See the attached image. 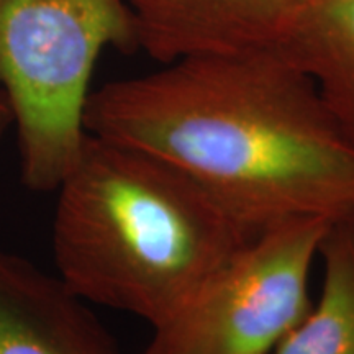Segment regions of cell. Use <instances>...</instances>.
Returning a JSON list of instances; mask_svg holds the SVG:
<instances>
[{
    "mask_svg": "<svg viewBox=\"0 0 354 354\" xmlns=\"http://www.w3.org/2000/svg\"><path fill=\"white\" fill-rule=\"evenodd\" d=\"M84 128L179 167L256 234L354 214V146L277 48L185 56L105 84Z\"/></svg>",
    "mask_w": 354,
    "mask_h": 354,
    "instance_id": "6da1fadb",
    "label": "cell"
},
{
    "mask_svg": "<svg viewBox=\"0 0 354 354\" xmlns=\"http://www.w3.org/2000/svg\"><path fill=\"white\" fill-rule=\"evenodd\" d=\"M56 190L57 276L84 302L151 328L256 236L179 167L91 133Z\"/></svg>",
    "mask_w": 354,
    "mask_h": 354,
    "instance_id": "7a4b0ae2",
    "label": "cell"
},
{
    "mask_svg": "<svg viewBox=\"0 0 354 354\" xmlns=\"http://www.w3.org/2000/svg\"><path fill=\"white\" fill-rule=\"evenodd\" d=\"M138 50L125 0H0V88L26 189L51 192L76 165L97 57Z\"/></svg>",
    "mask_w": 354,
    "mask_h": 354,
    "instance_id": "3957f363",
    "label": "cell"
},
{
    "mask_svg": "<svg viewBox=\"0 0 354 354\" xmlns=\"http://www.w3.org/2000/svg\"><path fill=\"white\" fill-rule=\"evenodd\" d=\"M331 221L304 216L256 234L153 328L141 354L271 353L312 308L310 271Z\"/></svg>",
    "mask_w": 354,
    "mask_h": 354,
    "instance_id": "277c9868",
    "label": "cell"
},
{
    "mask_svg": "<svg viewBox=\"0 0 354 354\" xmlns=\"http://www.w3.org/2000/svg\"><path fill=\"white\" fill-rule=\"evenodd\" d=\"M138 48L161 64L276 48L305 0H125Z\"/></svg>",
    "mask_w": 354,
    "mask_h": 354,
    "instance_id": "5b68a950",
    "label": "cell"
},
{
    "mask_svg": "<svg viewBox=\"0 0 354 354\" xmlns=\"http://www.w3.org/2000/svg\"><path fill=\"white\" fill-rule=\"evenodd\" d=\"M0 354H123L61 277L0 250Z\"/></svg>",
    "mask_w": 354,
    "mask_h": 354,
    "instance_id": "8992f818",
    "label": "cell"
},
{
    "mask_svg": "<svg viewBox=\"0 0 354 354\" xmlns=\"http://www.w3.org/2000/svg\"><path fill=\"white\" fill-rule=\"evenodd\" d=\"M276 48L312 79L354 146V0H305Z\"/></svg>",
    "mask_w": 354,
    "mask_h": 354,
    "instance_id": "52a82bcc",
    "label": "cell"
},
{
    "mask_svg": "<svg viewBox=\"0 0 354 354\" xmlns=\"http://www.w3.org/2000/svg\"><path fill=\"white\" fill-rule=\"evenodd\" d=\"M318 258L323 261L318 304L269 354H354V214L331 221Z\"/></svg>",
    "mask_w": 354,
    "mask_h": 354,
    "instance_id": "ba28073f",
    "label": "cell"
},
{
    "mask_svg": "<svg viewBox=\"0 0 354 354\" xmlns=\"http://www.w3.org/2000/svg\"><path fill=\"white\" fill-rule=\"evenodd\" d=\"M12 123H13V117H12L10 105H8V100L6 94H3V91L0 88V138L6 135V131L8 130V127H10Z\"/></svg>",
    "mask_w": 354,
    "mask_h": 354,
    "instance_id": "9c48e42d",
    "label": "cell"
}]
</instances>
